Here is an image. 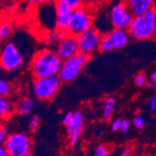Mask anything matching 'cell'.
I'll list each match as a JSON object with an SVG mask.
<instances>
[{"label": "cell", "instance_id": "cell-1", "mask_svg": "<svg viewBox=\"0 0 156 156\" xmlns=\"http://www.w3.org/2000/svg\"><path fill=\"white\" fill-rule=\"evenodd\" d=\"M62 64L63 60L55 50L41 49L33 55L30 62V71L35 79L58 76Z\"/></svg>", "mask_w": 156, "mask_h": 156}, {"label": "cell", "instance_id": "cell-2", "mask_svg": "<svg viewBox=\"0 0 156 156\" xmlns=\"http://www.w3.org/2000/svg\"><path fill=\"white\" fill-rule=\"evenodd\" d=\"M132 39L142 41L154 38L156 36V9L135 16L127 29Z\"/></svg>", "mask_w": 156, "mask_h": 156}, {"label": "cell", "instance_id": "cell-3", "mask_svg": "<svg viewBox=\"0 0 156 156\" xmlns=\"http://www.w3.org/2000/svg\"><path fill=\"white\" fill-rule=\"evenodd\" d=\"M62 82L59 76L37 78L33 81V93L39 100H51L58 94L62 86Z\"/></svg>", "mask_w": 156, "mask_h": 156}, {"label": "cell", "instance_id": "cell-4", "mask_svg": "<svg viewBox=\"0 0 156 156\" xmlns=\"http://www.w3.org/2000/svg\"><path fill=\"white\" fill-rule=\"evenodd\" d=\"M91 56L82 52H78L72 57L63 61L59 78L63 82H71L76 80L90 60Z\"/></svg>", "mask_w": 156, "mask_h": 156}, {"label": "cell", "instance_id": "cell-5", "mask_svg": "<svg viewBox=\"0 0 156 156\" xmlns=\"http://www.w3.org/2000/svg\"><path fill=\"white\" fill-rule=\"evenodd\" d=\"M24 62L23 55L15 43L7 41L3 44L0 54L1 68L7 72H13L20 69Z\"/></svg>", "mask_w": 156, "mask_h": 156}, {"label": "cell", "instance_id": "cell-6", "mask_svg": "<svg viewBox=\"0 0 156 156\" xmlns=\"http://www.w3.org/2000/svg\"><path fill=\"white\" fill-rule=\"evenodd\" d=\"M130 38L129 33L126 29L113 27L111 30L102 35L99 51L109 52L122 50L128 44Z\"/></svg>", "mask_w": 156, "mask_h": 156}, {"label": "cell", "instance_id": "cell-7", "mask_svg": "<svg viewBox=\"0 0 156 156\" xmlns=\"http://www.w3.org/2000/svg\"><path fill=\"white\" fill-rule=\"evenodd\" d=\"M94 12L86 6H82L73 10L67 33L78 37L80 34L88 30L93 26Z\"/></svg>", "mask_w": 156, "mask_h": 156}, {"label": "cell", "instance_id": "cell-8", "mask_svg": "<svg viewBox=\"0 0 156 156\" xmlns=\"http://www.w3.org/2000/svg\"><path fill=\"white\" fill-rule=\"evenodd\" d=\"M3 147L10 156H25L30 154L32 142L27 134L22 132L11 133L3 143Z\"/></svg>", "mask_w": 156, "mask_h": 156}, {"label": "cell", "instance_id": "cell-9", "mask_svg": "<svg viewBox=\"0 0 156 156\" xmlns=\"http://www.w3.org/2000/svg\"><path fill=\"white\" fill-rule=\"evenodd\" d=\"M77 38L80 52L92 56L95 51H99L102 34L96 27L92 26L88 30L80 34Z\"/></svg>", "mask_w": 156, "mask_h": 156}, {"label": "cell", "instance_id": "cell-10", "mask_svg": "<svg viewBox=\"0 0 156 156\" xmlns=\"http://www.w3.org/2000/svg\"><path fill=\"white\" fill-rule=\"evenodd\" d=\"M134 17L135 16L123 1L114 4L109 10V21L114 28L127 30Z\"/></svg>", "mask_w": 156, "mask_h": 156}, {"label": "cell", "instance_id": "cell-11", "mask_svg": "<svg viewBox=\"0 0 156 156\" xmlns=\"http://www.w3.org/2000/svg\"><path fill=\"white\" fill-rule=\"evenodd\" d=\"M73 10L65 3L57 0L54 3V28L67 32Z\"/></svg>", "mask_w": 156, "mask_h": 156}, {"label": "cell", "instance_id": "cell-12", "mask_svg": "<svg viewBox=\"0 0 156 156\" xmlns=\"http://www.w3.org/2000/svg\"><path fill=\"white\" fill-rule=\"evenodd\" d=\"M55 51L63 61L72 57L80 52L77 37L67 33V35L56 45Z\"/></svg>", "mask_w": 156, "mask_h": 156}, {"label": "cell", "instance_id": "cell-13", "mask_svg": "<svg viewBox=\"0 0 156 156\" xmlns=\"http://www.w3.org/2000/svg\"><path fill=\"white\" fill-rule=\"evenodd\" d=\"M83 127H84V121H83L82 113L80 111L74 112V118L72 122L68 125H66V134L68 136L69 142L71 144V146H75L79 142Z\"/></svg>", "mask_w": 156, "mask_h": 156}, {"label": "cell", "instance_id": "cell-14", "mask_svg": "<svg viewBox=\"0 0 156 156\" xmlns=\"http://www.w3.org/2000/svg\"><path fill=\"white\" fill-rule=\"evenodd\" d=\"M134 16H138L154 9L155 0H123Z\"/></svg>", "mask_w": 156, "mask_h": 156}, {"label": "cell", "instance_id": "cell-15", "mask_svg": "<svg viewBox=\"0 0 156 156\" xmlns=\"http://www.w3.org/2000/svg\"><path fill=\"white\" fill-rule=\"evenodd\" d=\"M66 35H67V32L60 31L58 29H56V28H54L52 30H47L42 33L41 39L46 44L57 45Z\"/></svg>", "mask_w": 156, "mask_h": 156}, {"label": "cell", "instance_id": "cell-16", "mask_svg": "<svg viewBox=\"0 0 156 156\" xmlns=\"http://www.w3.org/2000/svg\"><path fill=\"white\" fill-rule=\"evenodd\" d=\"M34 100L30 97H23L15 105V110L19 115H29L34 109Z\"/></svg>", "mask_w": 156, "mask_h": 156}, {"label": "cell", "instance_id": "cell-17", "mask_svg": "<svg viewBox=\"0 0 156 156\" xmlns=\"http://www.w3.org/2000/svg\"><path fill=\"white\" fill-rule=\"evenodd\" d=\"M15 108L10 100L6 96L0 97V115L3 119H7L11 116L12 112Z\"/></svg>", "mask_w": 156, "mask_h": 156}, {"label": "cell", "instance_id": "cell-18", "mask_svg": "<svg viewBox=\"0 0 156 156\" xmlns=\"http://www.w3.org/2000/svg\"><path fill=\"white\" fill-rule=\"evenodd\" d=\"M116 107V101L114 98L108 97L106 98L103 102V112H102V117L104 120L108 121L111 118L113 112L115 110Z\"/></svg>", "mask_w": 156, "mask_h": 156}, {"label": "cell", "instance_id": "cell-19", "mask_svg": "<svg viewBox=\"0 0 156 156\" xmlns=\"http://www.w3.org/2000/svg\"><path fill=\"white\" fill-rule=\"evenodd\" d=\"M13 34V25L11 22L8 20H3L0 24V37L1 40L9 39Z\"/></svg>", "mask_w": 156, "mask_h": 156}, {"label": "cell", "instance_id": "cell-20", "mask_svg": "<svg viewBox=\"0 0 156 156\" xmlns=\"http://www.w3.org/2000/svg\"><path fill=\"white\" fill-rule=\"evenodd\" d=\"M12 91V86L9 81L7 80H0V95L1 96H8Z\"/></svg>", "mask_w": 156, "mask_h": 156}, {"label": "cell", "instance_id": "cell-21", "mask_svg": "<svg viewBox=\"0 0 156 156\" xmlns=\"http://www.w3.org/2000/svg\"><path fill=\"white\" fill-rule=\"evenodd\" d=\"M59 1L65 3L68 7H70L72 9H79L82 6H84V1L85 0H59Z\"/></svg>", "mask_w": 156, "mask_h": 156}, {"label": "cell", "instance_id": "cell-22", "mask_svg": "<svg viewBox=\"0 0 156 156\" xmlns=\"http://www.w3.org/2000/svg\"><path fill=\"white\" fill-rule=\"evenodd\" d=\"M148 82L147 80V76L145 75V73L143 72H139L136 74V76L135 77V84L137 87H142V86H146V84Z\"/></svg>", "mask_w": 156, "mask_h": 156}, {"label": "cell", "instance_id": "cell-23", "mask_svg": "<svg viewBox=\"0 0 156 156\" xmlns=\"http://www.w3.org/2000/svg\"><path fill=\"white\" fill-rule=\"evenodd\" d=\"M133 124L134 126L136 127V128L137 130H141V129H143L144 127H145V124H146V122H145V119L143 116H141V115H137L134 118L133 120Z\"/></svg>", "mask_w": 156, "mask_h": 156}, {"label": "cell", "instance_id": "cell-24", "mask_svg": "<svg viewBox=\"0 0 156 156\" xmlns=\"http://www.w3.org/2000/svg\"><path fill=\"white\" fill-rule=\"evenodd\" d=\"M39 124H40V119L37 116L34 115L29 120V122H28V127H29V129L31 131L34 132L39 127Z\"/></svg>", "mask_w": 156, "mask_h": 156}, {"label": "cell", "instance_id": "cell-25", "mask_svg": "<svg viewBox=\"0 0 156 156\" xmlns=\"http://www.w3.org/2000/svg\"><path fill=\"white\" fill-rule=\"evenodd\" d=\"M25 1L30 5L38 6V5H50L55 3L57 0H25Z\"/></svg>", "mask_w": 156, "mask_h": 156}, {"label": "cell", "instance_id": "cell-26", "mask_svg": "<svg viewBox=\"0 0 156 156\" xmlns=\"http://www.w3.org/2000/svg\"><path fill=\"white\" fill-rule=\"evenodd\" d=\"M94 156H108V150L105 145H99L95 148Z\"/></svg>", "mask_w": 156, "mask_h": 156}, {"label": "cell", "instance_id": "cell-27", "mask_svg": "<svg viewBox=\"0 0 156 156\" xmlns=\"http://www.w3.org/2000/svg\"><path fill=\"white\" fill-rule=\"evenodd\" d=\"M73 118H74V112H67L66 114L63 117L62 123L66 126V125H68L70 122H72Z\"/></svg>", "mask_w": 156, "mask_h": 156}, {"label": "cell", "instance_id": "cell-28", "mask_svg": "<svg viewBox=\"0 0 156 156\" xmlns=\"http://www.w3.org/2000/svg\"><path fill=\"white\" fill-rule=\"evenodd\" d=\"M122 119H116L111 122V130L113 132H116L118 130H121V125H122Z\"/></svg>", "mask_w": 156, "mask_h": 156}, {"label": "cell", "instance_id": "cell-29", "mask_svg": "<svg viewBox=\"0 0 156 156\" xmlns=\"http://www.w3.org/2000/svg\"><path fill=\"white\" fill-rule=\"evenodd\" d=\"M130 129V122L128 120H122V125H121V131L124 134H126Z\"/></svg>", "mask_w": 156, "mask_h": 156}, {"label": "cell", "instance_id": "cell-30", "mask_svg": "<svg viewBox=\"0 0 156 156\" xmlns=\"http://www.w3.org/2000/svg\"><path fill=\"white\" fill-rule=\"evenodd\" d=\"M8 131L6 129L5 126H1V128H0V142L2 144L4 143V141L6 140V138L8 137Z\"/></svg>", "mask_w": 156, "mask_h": 156}, {"label": "cell", "instance_id": "cell-31", "mask_svg": "<svg viewBox=\"0 0 156 156\" xmlns=\"http://www.w3.org/2000/svg\"><path fill=\"white\" fill-rule=\"evenodd\" d=\"M149 108L151 111L156 110V95H151L149 99Z\"/></svg>", "mask_w": 156, "mask_h": 156}, {"label": "cell", "instance_id": "cell-32", "mask_svg": "<svg viewBox=\"0 0 156 156\" xmlns=\"http://www.w3.org/2000/svg\"><path fill=\"white\" fill-rule=\"evenodd\" d=\"M149 81L156 84V68H154L150 74V78H149Z\"/></svg>", "mask_w": 156, "mask_h": 156}, {"label": "cell", "instance_id": "cell-33", "mask_svg": "<svg viewBox=\"0 0 156 156\" xmlns=\"http://www.w3.org/2000/svg\"><path fill=\"white\" fill-rule=\"evenodd\" d=\"M0 156H10V154L8 152V151L2 146L0 148Z\"/></svg>", "mask_w": 156, "mask_h": 156}, {"label": "cell", "instance_id": "cell-34", "mask_svg": "<svg viewBox=\"0 0 156 156\" xmlns=\"http://www.w3.org/2000/svg\"><path fill=\"white\" fill-rule=\"evenodd\" d=\"M146 87L149 88V89L153 90V89H156V84H154V83H152V82H151V81L148 80V82H147V84H146Z\"/></svg>", "mask_w": 156, "mask_h": 156}, {"label": "cell", "instance_id": "cell-35", "mask_svg": "<svg viewBox=\"0 0 156 156\" xmlns=\"http://www.w3.org/2000/svg\"><path fill=\"white\" fill-rule=\"evenodd\" d=\"M120 156H131V150H130V149H126V150H124V151L122 152V154H121Z\"/></svg>", "mask_w": 156, "mask_h": 156}, {"label": "cell", "instance_id": "cell-36", "mask_svg": "<svg viewBox=\"0 0 156 156\" xmlns=\"http://www.w3.org/2000/svg\"><path fill=\"white\" fill-rule=\"evenodd\" d=\"M105 135V129H99L98 131H97V136H99V137H102L103 136Z\"/></svg>", "mask_w": 156, "mask_h": 156}, {"label": "cell", "instance_id": "cell-37", "mask_svg": "<svg viewBox=\"0 0 156 156\" xmlns=\"http://www.w3.org/2000/svg\"><path fill=\"white\" fill-rule=\"evenodd\" d=\"M25 156H31L30 154H28V155H25Z\"/></svg>", "mask_w": 156, "mask_h": 156}]
</instances>
